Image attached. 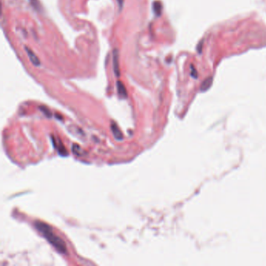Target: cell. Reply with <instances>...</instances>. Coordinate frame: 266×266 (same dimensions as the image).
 Here are the masks:
<instances>
[{"mask_svg": "<svg viewBox=\"0 0 266 266\" xmlns=\"http://www.w3.org/2000/svg\"><path fill=\"white\" fill-rule=\"evenodd\" d=\"M25 49H26L27 51V53H28V57H29V60L31 62V63H32L34 66H39L40 65V60L38 58L37 55H35V54L34 53V52H33L32 50H31L30 49H28V47H25Z\"/></svg>", "mask_w": 266, "mask_h": 266, "instance_id": "cell-3", "label": "cell"}, {"mask_svg": "<svg viewBox=\"0 0 266 266\" xmlns=\"http://www.w3.org/2000/svg\"><path fill=\"white\" fill-rule=\"evenodd\" d=\"M118 2V4H119V6L120 8L123 7V0H117Z\"/></svg>", "mask_w": 266, "mask_h": 266, "instance_id": "cell-8", "label": "cell"}, {"mask_svg": "<svg viewBox=\"0 0 266 266\" xmlns=\"http://www.w3.org/2000/svg\"><path fill=\"white\" fill-rule=\"evenodd\" d=\"M153 10H154L155 15L160 16L161 13H162V4H161L160 2L155 1L153 3Z\"/></svg>", "mask_w": 266, "mask_h": 266, "instance_id": "cell-6", "label": "cell"}, {"mask_svg": "<svg viewBox=\"0 0 266 266\" xmlns=\"http://www.w3.org/2000/svg\"><path fill=\"white\" fill-rule=\"evenodd\" d=\"M112 63H113V70L114 73L116 76H120V72H119V52L116 49L113 51L112 54Z\"/></svg>", "mask_w": 266, "mask_h": 266, "instance_id": "cell-2", "label": "cell"}, {"mask_svg": "<svg viewBox=\"0 0 266 266\" xmlns=\"http://www.w3.org/2000/svg\"><path fill=\"white\" fill-rule=\"evenodd\" d=\"M35 228L39 231L43 237L61 254H67V248L65 242L60 237L55 235L52 228L44 222H35Z\"/></svg>", "mask_w": 266, "mask_h": 266, "instance_id": "cell-1", "label": "cell"}, {"mask_svg": "<svg viewBox=\"0 0 266 266\" xmlns=\"http://www.w3.org/2000/svg\"><path fill=\"white\" fill-rule=\"evenodd\" d=\"M111 128H112V131L113 133L115 138L118 140H121L123 138V134L121 133V131L119 130V129L118 128L117 125L114 123H112V125H111Z\"/></svg>", "mask_w": 266, "mask_h": 266, "instance_id": "cell-5", "label": "cell"}, {"mask_svg": "<svg viewBox=\"0 0 266 266\" xmlns=\"http://www.w3.org/2000/svg\"><path fill=\"white\" fill-rule=\"evenodd\" d=\"M116 87H117V91L119 94V97L123 98H126L127 97V89H126L125 86L123 85L121 81H117L116 82Z\"/></svg>", "mask_w": 266, "mask_h": 266, "instance_id": "cell-4", "label": "cell"}, {"mask_svg": "<svg viewBox=\"0 0 266 266\" xmlns=\"http://www.w3.org/2000/svg\"><path fill=\"white\" fill-rule=\"evenodd\" d=\"M211 81H212V79H211V77L208 78V79L205 80V82H203V84H202V86H201L202 90H205V89L208 88V87H209V86L211 85Z\"/></svg>", "mask_w": 266, "mask_h": 266, "instance_id": "cell-7", "label": "cell"}]
</instances>
